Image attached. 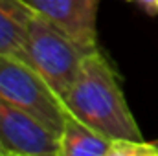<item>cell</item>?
Listing matches in <instances>:
<instances>
[{
    "instance_id": "cell-3",
    "label": "cell",
    "mask_w": 158,
    "mask_h": 156,
    "mask_svg": "<svg viewBox=\"0 0 158 156\" xmlns=\"http://www.w3.org/2000/svg\"><path fill=\"white\" fill-rule=\"evenodd\" d=\"M0 96L31 114L61 138L68 109L31 64L17 57L0 55Z\"/></svg>"
},
{
    "instance_id": "cell-5",
    "label": "cell",
    "mask_w": 158,
    "mask_h": 156,
    "mask_svg": "<svg viewBox=\"0 0 158 156\" xmlns=\"http://www.w3.org/2000/svg\"><path fill=\"white\" fill-rule=\"evenodd\" d=\"M86 50L98 48V7L101 0H28Z\"/></svg>"
},
{
    "instance_id": "cell-10",
    "label": "cell",
    "mask_w": 158,
    "mask_h": 156,
    "mask_svg": "<svg viewBox=\"0 0 158 156\" xmlns=\"http://www.w3.org/2000/svg\"><path fill=\"white\" fill-rule=\"evenodd\" d=\"M155 143H156V145H158V140H155Z\"/></svg>"
},
{
    "instance_id": "cell-1",
    "label": "cell",
    "mask_w": 158,
    "mask_h": 156,
    "mask_svg": "<svg viewBox=\"0 0 158 156\" xmlns=\"http://www.w3.org/2000/svg\"><path fill=\"white\" fill-rule=\"evenodd\" d=\"M70 114L112 140H143L132 116L119 77L99 48L90 50L77 77L63 97Z\"/></svg>"
},
{
    "instance_id": "cell-2",
    "label": "cell",
    "mask_w": 158,
    "mask_h": 156,
    "mask_svg": "<svg viewBox=\"0 0 158 156\" xmlns=\"http://www.w3.org/2000/svg\"><path fill=\"white\" fill-rule=\"evenodd\" d=\"M88 51L63 28L35 9L28 24L26 63L39 72L61 99L74 84Z\"/></svg>"
},
{
    "instance_id": "cell-9",
    "label": "cell",
    "mask_w": 158,
    "mask_h": 156,
    "mask_svg": "<svg viewBox=\"0 0 158 156\" xmlns=\"http://www.w3.org/2000/svg\"><path fill=\"white\" fill-rule=\"evenodd\" d=\"M127 2H134L138 4L142 9H145L149 15H156L158 13V0H127Z\"/></svg>"
},
{
    "instance_id": "cell-4",
    "label": "cell",
    "mask_w": 158,
    "mask_h": 156,
    "mask_svg": "<svg viewBox=\"0 0 158 156\" xmlns=\"http://www.w3.org/2000/svg\"><path fill=\"white\" fill-rule=\"evenodd\" d=\"M0 156H61L59 136L0 96Z\"/></svg>"
},
{
    "instance_id": "cell-8",
    "label": "cell",
    "mask_w": 158,
    "mask_h": 156,
    "mask_svg": "<svg viewBox=\"0 0 158 156\" xmlns=\"http://www.w3.org/2000/svg\"><path fill=\"white\" fill-rule=\"evenodd\" d=\"M110 156H158V145L145 140H112Z\"/></svg>"
},
{
    "instance_id": "cell-7",
    "label": "cell",
    "mask_w": 158,
    "mask_h": 156,
    "mask_svg": "<svg viewBox=\"0 0 158 156\" xmlns=\"http://www.w3.org/2000/svg\"><path fill=\"white\" fill-rule=\"evenodd\" d=\"M59 147L61 156H110L112 138L103 136L68 112Z\"/></svg>"
},
{
    "instance_id": "cell-6",
    "label": "cell",
    "mask_w": 158,
    "mask_h": 156,
    "mask_svg": "<svg viewBox=\"0 0 158 156\" xmlns=\"http://www.w3.org/2000/svg\"><path fill=\"white\" fill-rule=\"evenodd\" d=\"M33 13L28 0H0V55L26 63V35Z\"/></svg>"
}]
</instances>
